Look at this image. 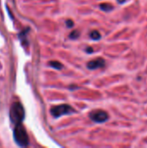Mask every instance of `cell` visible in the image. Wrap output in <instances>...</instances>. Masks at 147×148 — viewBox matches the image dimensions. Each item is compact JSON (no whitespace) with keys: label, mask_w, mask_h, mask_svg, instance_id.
I'll return each mask as SVG.
<instances>
[{"label":"cell","mask_w":147,"mask_h":148,"mask_svg":"<svg viewBox=\"0 0 147 148\" xmlns=\"http://www.w3.org/2000/svg\"><path fill=\"white\" fill-rule=\"evenodd\" d=\"M10 121L14 125L20 124L23 121L24 109H23V105L20 102L16 101L11 105L10 109Z\"/></svg>","instance_id":"obj_1"},{"label":"cell","mask_w":147,"mask_h":148,"mask_svg":"<svg viewBox=\"0 0 147 148\" xmlns=\"http://www.w3.org/2000/svg\"><path fill=\"white\" fill-rule=\"evenodd\" d=\"M13 137L16 143L19 147H24L29 145V136L22 123L16 125L13 131Z\"/></svg>","instance_id":"obj_2"},{"label":"cell","mask_w":147,"mask_h":148,"mask_svg":"<svg viewBox=\"0 0 147 148\" xmlns=\"http://www.w3.org/2000/svg\"><path fill=\"white\" fill-rule=\"evenodd\" d=\"M74 112H75V110L71 106H69L68 104H62V105H58V106H54L50 109V113L55 118H59L62 115L70 114Z\"/></svg>","instance_id":"obj_3"},{"label":"cell","mask_w":147,"mask_h":148,"mask_svg":"<svg viewBox=\"0 0 147 148\" xmlns=\"http://www.w3.org/2000/svg\"><path fill=\"white\" fill-rule=\"evenodd\" d=\"M89 118L97 123H103L107 121L109 118L107 113L106 111L101 110V109H96L89 113Z\"/></svg>","instance_id":"obj_4"},{"label":"cell","mask_w":147,"mask_h":148,"mask_svg":"<svg viewBox=\"0 0 147 148\" xmlns=\"http://www.w3.org/2000/svg\"><path fill=\"white\" fill-rule=\"evenodd\" d=\"M105 66V61L102 58H96L88 62V69H97Z\"/></svg>","instance_id":"obj_5"},{"label":"cell","mask_w":147,"mask_h":148,"mask_svg":"<svg viewBox=\"0 0 147 148\" xmlns=\"http://www.w3.org/2000/svg\"><path fill=\"white\" fill-rule=\"evenodd\" d=\"M100 7H101V9L102 10H104V11H111V10L113 9V6L112 4H110V3H101V4L100 5Z\"/></svg>","instance_id":"obj_6"},{"label":"cell","mask_w":147,"mask_h":148,"mask_svg":"<svg viewBox=\"0 0 147 148\" xmlns=\"http://www.w3.org/2000/svg\"><path fill=\"white\" fill-rule=\"evenodd\" d=\"M49 64L50 67H52V68H54L55 69H62V67H63L62 64L61 62H57V61H51V62H49Z\"/></svg>","instance_id":"obj_7"},{"label":"cell","mask_w":147,"mask_h":148,"mask_svg":"<svg viewBox=\"0 0 147 148\" xmlns=\"http://www.w3.org/2000/svg\"><path fill=\"white\" fill-rule=\"evenodd\" d=\"M90 37L93 39V40H99V39H101V33L99 32V31H97V30H93L91 33H90Z\"/></svg>","instance_id":"obj_8"},{"label":"cell","mask_w":147,"mask_h":148,"mask_svg":"<svg viewBox=\"0 0 147 148\" xmlns=\"http://www.w3.org/2000/svg\"><path fill=\"white\" fill-rule=\"evenodd\" d=\"M79 36H80L79 31H77V30H73V31L70 33L69 37H70L71 39H76V38H78V37H79Z\"/></svg>","instance_id":"obj_9"},{"label":"cell","mask_w":147,"mask_h":148,"mask_svg":"<svg viewBox=\"0 0 147 148\" xmlns=\"http://www.w3.org/2000/svg\"><path fill=\"white\" fill-rule=\"evenodd\" d=\"M66 25H67V27L71 28V27H73V26H74V22H73L72 20L68 19V20H67V21H66Z\"/></svg>","instance_id":"obj_10"},{"label":"cell","mask_w":147,"mask_h":148,"mask_svg":"<svg viewBox=\"0 0 147 148\" xmlns=\"http://www.w3.org/2000/svg\"><path fill=\"white\" fill-rule=\"evenodd\" d=\"M93 50H94V49H93V48H91V47H88V48L86 49V51H87V53H88V54H89V53H92Z\"/></svg>","instance_id":"obj_11"},{"label":"cell","mask_w":147,"mask_h":148,"mask_svg":"<svg viewBox=\"0 0 147 148\" xmlns=\"http://www.w3.org/2000/svg\"><path fill=\"white\" fill-rule=\"evenodd\" d=\"M118 1V3H124L125 2H126L127 0H117Z\"/></svg>","instance_id":"obj_12"}]
</instances>
